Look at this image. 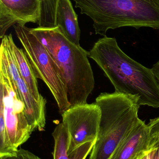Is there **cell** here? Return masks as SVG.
Segmentation results:
<instances>
[{
  "label": "cell",
  "mask_w": 159,
  "mask_h": 159,
  "mask_svg": "<svg viewBox=\"0 0 159 159\" xmlns=\"http://www.w3.org/2000/svg\"><path fill=\"white\" fill-rule=\"evenodd\" d=\"M139 97L115 92L102 93L96 99L101 121L89 159H110L121 142L141 120Z\"/></svg>",
  "instance_id": "3"
},
{
  "label": "cell",
  "mask_w": 159,
  "mask_h": 159,
  "mask_svg": "<svg viewBox=\"0 0 159 159\" xmlns=\"http://www.w3.org/2000/svg\"><path fill=\"white\" fill-rule=\"evenodd\" d=\"M151 70L159 83V61L154 65Z\"/></svg>",
  "instance_id": "18"
},
{
  "label": "cell",
  "mask_w": 159,
  "mask_h": 159,
  "mask_svg": "<svg viewBox=\"0 0 159 159\" xmlns=\"http://www.w3.org/2000/svg\"><path fill=\"white\" fill-rule=\"evenodd\" d=\"M101 115L96 102L71 107L62 114V123L69 134V155L84 144L97 140Z\"/></svg>",
  "instance_id": "7"
},
{
  "label": "cell",
  "mask_w": 159,
  "mask_h": 159,
  "mask_svg": "<svg viewBox=\"0 0 159 159\" xmlns=\"http://www.w3.org/2000/svg\"><path fill=\"white\" fill-rule=\"evenodd\" d=\"M156 149H146L139 153L133 159H152Z\"/></svg>",
  "instance_id": "17"
},
{
  "label": "cell",
  "mask_w": 159,
  "mask_h": 159,
  "mask_svg": "<svg viewBox=\"0 0 159 159\" xmlns=\"http://www.w3.org/2000/svg\"><path fill=\"white\" fill-rule=\"evenodd\" d=\"M93 21L96 34L123 27L159 29V0H74Z\"/></svg>",
  "instance_id": "4"
},
{
  "label": "cell",
  "mask_w": 159,
  "mask_h": 159,
  "mask_svg": "<svg viewBox=\"0 0 159 159\" xmlns=\"http://www.w3.org/2000/svg\"><path fill=\"white\" fill-rule=\"evenodd\" d=\"M32 33L48 50L60 72L71 107L87 103L95 85L88 52L69 40L58 28L37 27Z\"/></svg>",
  "instance_id": "2"
},
{
  "label": "cell",
  "mask_w": 159,
  "mask_h": 159,
  "mask_svg": "<svg viewBox=\"0 0 159 159\" xmlns=\"http://www.w3.org/2000/svg\"><path fill=\"white\" fill-rule=\"evenodd\" d=\"M149 140L148 149H156L159 147V116L150 120L147 124Z\"/></svg>",
  "instance_id": "15"
},
{
  "label": "cell",
  "mask_w": 159,
  "mask_h": 159,
  "mask_svg": "<svg viewBox=\"0 0 159 159\" xmlns=\"http://www.w3.org/2000/svg\"><path fill=\"white\" fill-rule=\"evenodd\" d=\"M149 140L148 126L141 120L121 142L110 159H133L140 152L148 149Z\"/></svg>",
  "instance_id": "10"
},
{
  "label": "cell",
  "mask_w": 159,
  "mask_h": 159,
  "mask_svg": "<svg viewBox=\"0 0 159 159\" xmlns=\"http://www.w3.org/2000/svg\"><path fill=\"white\" fill-rule=\"evenodd\" d=\"M0 159H41L28 150L18 149L16 154L11 156L1 157Z\"/></svg>",
  "instance_id": "16"
},
{
  "label": "cell",
  "mask_w": 159,
  "mask_h": 159,
  "mask_svg": "<svg viewBox=\"0 0 159 159\" xmlns=\"http://www.w3.org/2000/svg\"><path fill=\"white\" fill-rule=\"evenodd\" d=\"M8 35L11 48L21 78L24 80L31 93L37 101L41 102L44 101L46 99L39 93L37 77L24 49L16 46L13 41L12 34H9Z\"/></svg>",
  "instance_id": "13"
},
{
  "label": "cell",
  "mask_w": 159,
  "mask_h": 159,
  "mask_svg": "<svg viewBox=\"0 0 159 159\" xmlns=\"http://www.w3.org/2000/svg\"><path fill=\"white\" fill-rule=\"evenodd\" d=\"M18 148L12 143L8 135L3 114L0 110V157L16 154Z\"/></svg>",
  "instance_id": "14"
},
{
  "label": "cell",
  "mask_w": 159,
  "mask_h": 159,
  "mask_svg": "<svg viewBox=\"0 0 159 159\" xmlns=\"http://www.w3.org/2000/svg\"><path fill=\"white\" fill-rule=\"evenodd\" d=\"M15 32L37 78L42 80L53 95L60 113L71 107L66 86L50 53L25 25H14Z\"/></svg>",
  "instance_id": "5"
},
{
  "label": "cell",
  "mask_w": 159,
  "mask_h": 159,
  "mask_svg": "<svg viewBox=\"0 0 159 159\" xmlns=\"http://www.w3.org/2000/svg\"><path fill=\"white\" fill-rule=\"evenodd\" d=\"M25 107V115L33 131H44L46 125V101L39 102L32 94L24 80L21 77L17 82Z\"/></svg>",
  "instance_id": "11"
},
{
  "label": "cell",
  "mask_w": 159,
  "mask_h": 159,
  "mask_svg": "<svg viewBox=\"0 0 159 159\" xmlns=\"http://www.w3.org/2000/svg\"><path fill=\"white\" fill-rule=\"evenodd\" d=\"M88 56L103 71L115 92L138 96L140 106L159 108V83L152 70L127 56L115 38H100Z\"/></svg>",
  "instance_id": "1"
},
{
  "label": "cell",
  "mask_w": 159,
  "mask_h": 159,
  "mask_svg": "<svg viewBox=\"0 0 159 159\" xmlns=\"http://www.w3.org/2000/svg\"><path fill=\"white\" fill-rule=\"evenodd\" d=\"M40 14L41 0H0V38L16 24H37Z\"/></svg>",
  "instance_id": "9"
},
{
  "label": "cell",
  "mask_w": 159,
  "mask_h": 159,
  "mask_svg": "<svg viewBox=\"0 0 159 159\" xmlns=\"http://www.w3.org/2000/svg\"><path fill=\"white\" fill-rule=\"evenodd\" d=\"M37 24L39 28H58L70 41L80 45L81 32L77 16L70 0H41V14Z\"/></svg>",
  "instance_id": "8"
},
{
  "label": "cell",
  "mask_w": 159,
  "mask_h": 159,
  "mask_svg": "<svg viewBox=\"0 0 159 159\" xmlns=\"http://www.w3.org/2000/svg\"><path fill=\"white\" fill-rule=\"evenodd\" d=\"M0 110L3 112L7 129L15 147L26 143L33 132L25 115V107L17 85L10 78L0 61Z\"/></svg>",
  "instance_id": "6"
},
{
  "label": "cell",
  "mask_w": 159,
  "mask_h": 159,
  "mask_svg": "<svg viewBox=\"0 0 159 159\" xmlns=\"http://www.w3.org/2000/svg\"><path fill=\"white\" fill-rule=\"evenodd\" d=\"M152 159H159V147L155 151Z\"/></svg>",
  "instance_id": "19"
},
{
  "label": "cell",
  "mask_w": 159,
  "mask_h": 159,
  "mask_svg": "<svg viewBox=\"0 0 159 159\" xmlns=\"http://www.w3.org/2000/svg\"><path fill=\"white\" fill-rule=\"evenodd\" d=\"M52 134L54 140V150L52 153L53 159H86L91 152L97 140L84 144L69 155V134L64 124L59 123Z\"/></svg>",
  "instance_id": "12"
}]
</instances>
